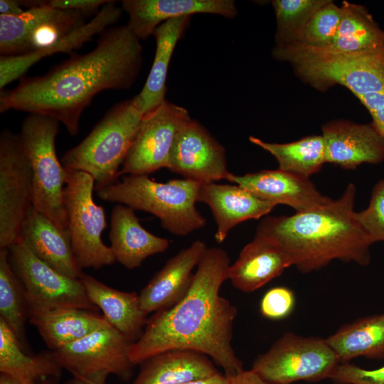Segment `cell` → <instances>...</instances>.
Here are the masks:
<instances>
[{"mask_svg":"<svg viewBox=\"0 0 384 384\" xmlns=\"http://www.w3.org/2000/svg\"><path fill=\"white\" fill-rule=\"evenodd\" d=\"M142 65V46L127 25L108 28L90 52L72 55L46 74L25 78L14 89L1 92L0 112L46 115L75 136L81 114L94 97L103 90L129 89Z\"/></svg>","mask_w":384,"mask_h":384,"instance_id":"cell-1","label":"cell"},{"mask_svg":"<svg viewBox=\"0 0 384 384\" xmlns=\"http://www.w3.org/2000/svg\"><path fill=\"white\" fill-rule=\"evenodd\" d=\"M230 266L226 251L206 247L186 294L173 306L155 312L131 343L129 356L134 366L166 351L186 349L206 355L228 378L243 370L232 346L238 311L220 294Z\"/></svg>","mask_w":384,"mask_h":384,"instance_id":"cell-2","label":"cell"},{"mask_svg":"<svg viewBox=\"0 0 384 384\" xmlns=\"http://www.w3.org/2000/svg\"><path fill=\"white\" fill-rule=\"evenodd\" d=\"M356 186L349 183L336 200L290 216H267L255 235L278 245L292 265L308 273L334 260L366 266L373 244L354 210Z\"/></svg>","mask_w":384,"mask_h":384,"instance_id":"cell-3","label":"cell"},{"mask_svg":"<svg viewBox=\"0 0 384 384\" xmlns=\"http://www.w3.org/2000/svg\"><path fill=\"white\" fill-rule=\"evenodd\" d=\"M200 186L183 178L160 183L148 175H127L95 191L102 200L153 214L168 232L186 236L206 223L196 206Z\"/></svg>","mask_w":384,"mask_h":384,"instance_id":"cell-4","label":"cell"},{"mask_svg":"<svg viewBox=\"0 0 384 384\" xmlns=\"http://www.w3.org/2000/svg\"><path fill=\"white\" fill-rule=\"evenodd\" d=\"M272 55L290 63L297 75L317 90L339 84L356 97L384 93V46L367 52L334 53L292 43L276 45Z\"/></svg>","mask_w":384,"mask_h":384,"instance_id":"cell-5","label":"cell"},{"mask_svg":"<svg viewBox=\"0 0 384 384\" xmlns=\"http://www.w3.org/2000/svg\"><path fill=\"white\" fill-rule=\"evenodd\" d=\"M144 115L136 96L119 102L84 139L64 153L63 166L92 176L95 188L115 182Z\"/></svg>","mask_w":384,"mask_h":384,"instance_id":"cell-6","label":"cell"},{"mask_svg":"<svg viewBox=\"0 0 384 384\" xmlns=\"http://www.w3.org/2000/svg\"><path fill=\"white\" fill-rule=\"evenodd\" d=\"M60 122L46 115L29 114L18 134L32 172V206L67 229L64 188L67 171L58 159L55 139Z\"/></svg>","mask_w":384,"mask_h":384,"instance_id":"cell-7","label":"cell"},{"mask_svg":"<svg viewBox=\"0 0 384 384\" xmlns=\"http://www.w3.org/2000/svg\"><path fill=\"white\" fill-rule=\"evenodd\" d=\"M66 171L64 205L76 262L80 270L112 265V250L102 240L107 221L103 207L93 199L95 180L85 172Z\"/></svg>","mask_w":384,"mask_h":384,"instance_id":"cell-8","label":"cell"},{"mask_svg":"<svg viewBox=\"0 0 384 384\" xmlns=\"http://www.w3.org/2000/svg\"><path fill=\"white\" fill-rule=\"evenodd\" d=\"M11 266L21 282L29 316L61 308L97 311L79 278L70 277L38 258L21 240L9 249Z\"/></svg>","mask_w":384,"mask_h":384,"instance_id":"cell-9","label":"cell"},{"mask_svg":"<svg viewBox=\"0 0 384 384\" xmlns=\"http://www.w3.org/2000/svg\"><path fill=\"white\" fill-rule=\"evenodd\" d=\"M339 361L326 339L287 333L253 363L251 370L274 384L330 378Z\"/></svg>","mask_w":384,"mask_h":384,"instance_id":"cell-10","label":"cell"},{"mask_svg":"<svg viewBox=\"0 0 384 384\" xmlns=\"http://www.w3.org/2000/svg\"><path fill=\"white\" fill-rule=\"evenodd\" d=\"M32 193L31 168L19 135L4 129L0 134V248L9 249L21 240Z\"/></svg>","mask_w":384,"mask_h":384,"instance_id":"cell-11","label":"cell"},{"mask_svg":"<svg viewBox=\"0 0 384 384\" xmlns=\"http://www.w3.org/2000/svg\"><path fill=\"white\" fill-rule=\"evenodd\" d=\"M16 16L0 15L1 55H19L46 49L84 25L87 16L36 1Z\"/></svg>","mask_w":384,"mask_h":384,"instance_id":"cell-12","label":"cell"},{"mask_svg":"<svg viewBox=\"0 0 384 384\" xmlns=\"http://www.w3.org/2000/svg\"><path fill=\"white\" fill-rule=\"evenodd\" d=\"M191 119L186 109L167 100L144 114L119 176H149L161 169H169L176 137Z\"/></svg>","mask_w":384,"mask_h":384,"instance_id":"cell-13","label":"cell"},{"mask_svg":"<svg viewBox=\"0 0 384 384\" xmlns=\"http://www.w3.org/2000/svg\"><path fill=\"white\" fill-rule=\"evenodd\" d=\"M130 345L109 324L54 352L60 366L73 376L113 374L126 382L134 366L129 356Z\"/></svg>","mask_w":384,"mask_h":384,"instance_id":"cell-14","label":"cell"},{"mask_svg":"<svg viewBox=\"0 0 384 384\" xmlns=\"http://www.w3.org/2000/svg\"><path fill=\"white\" fill-rule=\"evenodd\" d=\"M168 169L201 183L225 179L230 173L225 148L202 124L192 119L176 137Z\"/></svg>","mask_w":384,"mask_h":384,"instance_id":"cell-15","label":"cell"},{"mask_svg":"<svg viewBox=\"0 0 384 384\" xmlns=\"http://www.w3.org/2000/svg\"><path fill=\"white\" fill-rule=\"evenodd\" d=\"M225 179L248 190L263 201L275 206H289L296 212L313 210L332 200L321 194L309 178L279 169L244 175L230 172Z\"/></svg>","mask_w":384,"mask_h":384,"instance_id":"cell-16","label":"cell"},{"mask_svg":"<svg viewBox=\"0 0 384 384\" xmlns=\"http://www.w3.org/2000/svg\"><path fill=\"white\" fill-rule=\"evenodd\" d=\"M325 161L344 169L384 160V136L371 122L356 124L336 120L322 126Z\"/></svg>","mask_w":384,"mask_h":384,"instance_id":"cell-17","label":"cell"},{"mask_svg":"<svg viewBox=\"0 0 384 384\" xmlns=\"http://www.w3.org/2000/svg\"><path fill=\"white\" fill-rule=\"evenodd\" d=\"M121 4L129 16L127 26L139 40L146 39L159 25L172 18L196 14L228 18L238 15L232 0H123Z\"/></svg>","mask_w":384,"mask_h":384,"instance_id":"cell-18","label":"cell"},{"mask_svg":"<svg viewBox=\"0 0 384 384\" xmlns=\"http://www.w3.org/2000/svg\"><path fill=\"white\" fill-rule=\"evenodd\" d=\"M198 202L210 208L217 225L214 238L218 243H222L230 231L240 223L261 218L276 206L239 185L216 182L201 183Z\"/></svg>","mask_w":384,"mask_h":384,"instance_id":"cell-19","label":"cell"},{"mask_svg":"<svg viewBox=\"0 0 384 384\" xmlns=\"http://www.w3.org/2000/svg\"><path fill=\"white\" fill-rule=\"evenodd\" d=\"M196 240L167 260L139 294L142 309L148 315L176 304L187 292L193 268L206 249Z\"/></svg>","mask_w":384,"mask_h":384,"instance_id":"cell-20","label":"cell"},{"mask_svg":"<svg viewBox=\"0 0 384 384\" xmlns=\"http://www.w3.org/2000/svg\"><path fill=\"white\" fill-rule=\"evenodd\" d=\"M122 10L114 1H108L88 22L76 28L52 46L28 53L0 57V88L21 77L36 63L57 53H70L91 41L114 24L121 17Z\"/></svg>","mask_w":384,"mask_h":384,"instance_id":"cell-21","label":"cell"},{"mask_svg":"<svg viewBox=\"0 0 384 384\" xmlns=\"http://www.w3.org/2000/svg\"><path fill=\"white\" fill-rule=\"evenodd\" d=\"M109 239L115 260L129 270L140 267L147 257L169 247V240L142 227L134 209L119 203L112 211Z\"/></svg>","mask_w":384,"mask_h":384,"instance_id":"cell-22","label":"cell"},{"mask_svg":"<svg viewBox=\"0 0 384 384\" xmlns=\"http://www.w3.org/2000/svg\"><path fill=\"white\" fill-rule=\"evenodd\" d=\"M21 240L41 260L70 277L79 278L82 270L73 253L69 231L47 216L30 208L22 228Z\"/></svg>","mask_w":384,"mask_h":384,"instance_id":"cell-23","label":"cell"},{"mask_svg":"<svg viewBox=\"0 0 384 384\" xmlns=\"http://www.w3.org/2000/svg\"><path fill=\"white\" fill-rule=\"evenodd\" d=\"M79 279L89 299L102 311L108 323L131 343L137 341L148 319L141 308L139 294L116 289L83 272Z\"/></svg>","mask_w":384,"mask_h":384,"instance_id":"cell-24","label":"cell"},{"mask_svg":"<svg viewBox=\"0 0 384 384\" xmlns=\"http://www.w3.org/2000/svg\"><path fill=\"white\" fill-rule=\"evenodd\" d=\"M292 266L284 252L275 243L255 235L230 265L228 279L238 290L252 292L279 276Z\"/></svg>","mask_w":384,"mask_h":384,"instance_id":"cell-25","label":"cell"},{"mask_svg":"<svg viewBox=\"0 0 384 384\" xmlns=\"http://www.w3.org/2000/svg\"><path fill=\"white\" fill-rule=\"evenodd\" d=\"M141 365L132 384H181L220 373L208 356L186 349L161 352Z\"/></svg>","mask_w":384,"mask_h":384,"instance_id":"cell-26","label":"cell"},{"mask_svg":"<svg viewBox=\"0 0 384 384\" xmlns=\"http://www.w3.org/2000/svg\"><path fill=\"white\" fill-rule=\"evenodd\" d=\"M49 350L55 351L110 324L97 311L61 308L32 314L28 319Z\"/></svg>","mask_w":384,"mask_h":384,"instance_id":"cell-27","label":"cell"},{"mask_svg":"<svg viewBox=\"0 0 384 384\" xmlns=\"http://www.w3.org/2000/svg\"><path fill=\"white\" fill-rule=\"evenodd\" d=\"M55 352L43 351L30 355L0 319V372L12 375L22 384H41L50 378H59L61 369Z\"/></svg>","mask_w":384,"mask_h":384,"instance_id":"cell-28","label":"cell"},{"mask_svg":"<svg viewBox=\"0 0 384 384\" xmlns=\"http://www.w3.org/2000/svg\"><path fill=\"white\" fill-rule=\"evenodd\" d=\"M190 18V16H186L168 20L159 25L153 33L156 40L154 61L142 90L136 95L144 114L153 111L166 100V81L169 63Z\"/></svg>","mask_w":384,"mask_h":384,"instance_id":"cell-29","label":"cell"},{"mask_svg":"<svg viewBox=\"0 0 384 384\" xmlns=\"http://www.w3.org/2000/svg\"><path fill=\"white\" fill-rule=\"evenodd\" d=\"M341 7V20L335 37L327 46L317 48L334 53H356L384 46V31L366 7L347 1Z\"/></svg>","mask_w":384,"mask_h":384,"instance_id":"cell-30","label":"cell"},{"mask_svg":"<svg viewBox=\"0 0 384 384\" xmlns=\"http://www.w3.org/2000/svg\"><path fill=\"white\" fill-rule=\"evenodd\" d=\"M326 341L339 363L364 356L384 358V314L358 319L341 326Z\"/></svg>","mask_w":384,"mask_h":384,"instance_id":"cell-31","label":"cell"},{"mask_svg":"<svg viewBox=\"0 0 384 384\" xmlns=\"http://www.w3.org/2000/svg\"><path fill=\"white\" fill-rule=\"evenodd\" d=\"M249 139L271 154L277 161L279 169L299 176L309 178L326 163L321 135H310L284 144L266 142L252 136Z\"/></svg>","mask_w":384,"mask_h":384,"instance_id":"cell-32","label":"cell"},{"mask_svg":"<svg viewBox=\"0 0 384 384\" xmlns=\"http://www.w3.org/2000/svg\"><path fill=\"white\" fill-rule=\"evenodd\" d=\"M0 319L11 329L26 351L28 348L26 337L28 311L25 291L11 266L6 248H0Z\"/></svg>","mask_w":384,"mask_h":384,"instance_id":"cell-33","label":"cell"},{"mask_svg":"<svg viewBox=\"0 0 384 384\" xmlns=\"http://www.w3.org/2000/svg\"><path fill=\"white\" fill-rule=\"evenodd\" d=\"M327 1H272L277 21L276 45L293 43L311 16Z\"/></svg>","mask_w":384,"mask_h":384,"instance_id":"cell-34","label":"cell"},{"mask_svg":"<svg viewBox=\"0 0 384 384\" xmlns=\"http://www.w3.org/2000/svg\"><path fill=\"white\" fill-rule=\"evenodd\" d=\"M341 16V7L328 0L311 16L293 43L316 48L327 46L338 30Z\"/></svg>","mask_w":384,"mask_h":384,"instance_id":"cell-35","label":"cell"},{"mask_svg":"<svg viewBox=\"0 0 384 384\" xmlns=\"http://www.w3.org/2000/svg\"><path fill=\"white\" fill-rule=\"evenodd\" d=\"M356 216L373 243L384 241V179L375 185L368 207Z\"/></svg>","mask_w":384,"mask_h":384,"instance_id":"cell-36","label":"cell"},{"mask_svg":"<svg viewBox=\"0 0 384 384\" xmlns=\"http://www.w3.org/2000/svg\"><path fill=\"white\" fill-rule=\"evenodd\" d=\"M295 306L294 292L285 287L269 289L260 302V312L269 319L280 320L287 317Z\"/></svg>","mask_w":384,"mask_h":384,"instance_id":"cell-37","label":"cell"},{"mask_svg":"<svg viewBox=\"0 0 384 384\" xmlns=\"http://www.w3.org/2000/svg\"><path fill=\"white\" fill-rule=\"evenodd\" d=\"M330 378L340 384H384V366L368 370L348 363H341Z\"/></svg>","mask_w":384,"mask_h":384,"instance_id":"cell-38","label":"cell"},{"mask_svg":"<svg viewBox=\"0 0 384 384\" xmlns=\"http://www.w3.org/2000/svg\"><path fill=\"white\" fill-rule=\"evenodd\" d=\"M107 0H49L46 4L54 9L82 12L87 16L96 15Z\"/></svg>","mask_w":384,"mask_h":384,"instance_id":"cell-39","label":"cell"},{"mask_svg":"<svg viewBox=\"0 0 384 384\" xmlns=\"http://www.w3.org/2000/svg\"><path fill=\"white\" fill-rule=\"evenodd\" d=\"M370 114L377 129L384 136V93H374L357 97Z\"/></svg>","mask_w":384,"mask_h":384,"instance_id":"cell-40","label":"cell"},{"mask_svg":"<svg viewBox=\"0 0 384 384\" xmlns=\"http://www.w3.org/2000/svg\"><path fill=\"white\" fill-rule=\"evenodd\" d=\"M228 378L230 384H274L263 380L251 369L248 370L243 369Z\"/></svg>","mask_w":384,"mask_h":384,"instance_id":"cell-41","label":"cell"},{"mask_svg":"<svg viewBox=\"0 0 384 384\" xmlns=\"http://www.w3.org/2000/svg\"><path fill=\"white\" fill-rule=\"evenodd\" d=\"M24 11L20 1H0V15L16 16L23 14Z\"/></svg>","mask_w":384,"mask_h":384,"instance_id":"cell-42","label":"cell"},{"mask_svg":"<svg viewBox=\"0 0 384 384\" xmlns=\"http://www.w3.org/2000/svg\"><path fill=\"white\" fill-rule=\"evenodd\" d=\"M108 375L107 374H99L85 378L73 376L65 384H105Z\"/></svg>","mask_w":384,"mask_h":384,"instance_id":"cell-43","label":"cell"},{"mask_svg":"<svg viewBox=\"0 0 384 384\" xmlns=\"http://www.w3.org/2000/svg\"><path fill=\"white\" fill-rule=\"evenodd\" d=\"M181 384H230L229 378L225 374L218 373L212 377L190 381Z\"/></svg>","mask_w":384,"mask_h":384,"instance_id":"cell-44","label":"cell"},{"mask_svg":"<svg viewBox=\"0 0 384 384\" xmlns=\"http://www.w3.org/2000/svg\"><path fill=\"white\" fill-rule=\"evenodd\" d=\"M0 384H22L19 380L11 375L1 373L0 375Z\"/></svg>","mask_w":384,"mask_h":384,"instance_id":"cell-45","label":"cell"},{"mask_svg":"<svg viewBox=\"0 0 384 384\" xmlns=\"http://www.w3.org/2000/svg\"><path fill=\"white\" fill-rule=\"evenodd\" d=\"M58 378H50L43 381L41 384H56Z\"/></svg>","mask_w":384,"mask_h":384,"instance_id":"cell-46","label":"cell"}]
</instances>
